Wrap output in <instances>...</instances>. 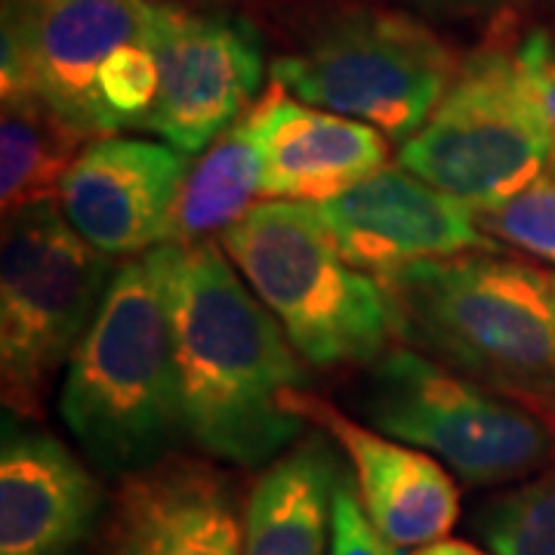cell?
<instances>
[{"mask_svg":"<svg viewBox=\"0 0 555 555\" xmlns=\"http://www.w3.org/2000/svg\"><path fill=\"white\" fill-rule=\"evenodd\" d=\"M164 247L177 334L179 436L219 463L269 466L306 429L287 404L294 389H306L302 358L219 241Z\"/></svg>","mask_w":555,"mask_h":555,"instance_id":"1","label":"cell"},{"mask_svg":"<svg viewBox=\"0 0 555 555\" xmlns=\"http://www.w3.org/2000/svg\"><path fill=\"white\" fill-rule=\"evenodd\" d=\"M379 284L411 349L555 414V272L473 250L404 266Z\"/></svg>","mask_w":555,"mask_h":555,"instance_id":"2","label":"cell"},{"mask_svg":"<svg viewBox=\"0 0 555 555\" xmlns=\"http://www.w3.org/2000/svg\"><path fill=\"white\" fill-rule=\"evenodd\" d=\"M60 414L87 456L112 476L155 463L182 438L164 244L115 269L68 358Z\"/></svg>","mask_w":555,"mask_h":555,"instance_id":"3","label":"cell"},{"mask_svg":"<svg viewBox=\"0 0 555 555\" xmlns=\"http://www.w3.org/2000/svg\"><path fill=\"white\" fill-rule=\"evenodd\" d=\"M219 244L309 367H367L392 349L383 284L339 254L312 204L259 201Z\"/></svg>","mask_w":555,"mask_h":555,"instance_id":"4","label":"cell"},{"mask_svg":"<svg viewBox=\"0 0 555 555\" xmlns=\"http://www.w3.org/2000/svg\"><path fill=\"white\" fill-rule=\"evenodd\" d=\"M555 158V130L521 75L513 20L460 62L429 120L401 142L398 164L441 192L491 210L525 192Z\"/></svg>","mask_w":555,"mask_h":555,"instance_id":"5","label":"cell"},{"mask_svg":"<svg viewBox=\"0 0 555 555\" xmlns=\"http://www.w3.org/2000/svg\"><path fill=\"white\" fill-rule=\"evenodd\" d=\"M358 404L374 429L433 454L466 485L521 481L555 456V414L411 346L367 364Z\"/></svg>","mask_w":555,"mask_h":555,"instance_id":"6","label":"cell"},{"mask_svg":"<svg viewBox=\"0 0 555 555\" xmlns=\"http://www.w3.org/2000/svg\"><path fill=\"white\" fill-rule=\"evenodd\" d=\"M460 72L454 50L408 13L349 7L318 22L269 68L294 100L411 139Z\"/></svg>","mask_w":555,"mask_h":555,"instance_id":"7","label":"cell"},{"mask_svg":"<svg viewBox=\"0 0 555 555\" xmlns=\"http://www.w3.org/2000/svg\"><path fill=\"white\" fill-rule=\"evenodd\" d=\"M115 275V262L80 238L60 201L3 217L0 247V389L3 408L35 416L75 352Z\"/></svg>","mask_w":555,"mask_h":555,"instance_id":"8","label":"cell"},{"mask_svg":"<svg viewBox=\"0 0 555 555\" xmlns=\"http://www.w3.org/2000/svg\"><path fill=\"white\" fill-rule=\"evenodd\" d=\"M145 0H3V93L28 90L93 137H115L100 68L124 43H145Z\"/></svg>","mask_w":555,"mask_h":555,"instance_id":"9","label":"cell"},{"mask_svg":"<svg viewBox=\"0 0 555 555\" xmlns=\"http://www.w3.org/2000/svg\"><path fill=\"white\" fill-rule=\"evenodd\" d=\"M149 50L158 62V100L145 130L182 155H198L262 96L259 31L229 10L155 7Z\"/></svg>","mask_w":555,"mask_h":555,"instance_id":"10","label":"cell"},{"mask_svg":"<svg viewBox=\"0 0 555 555\" xmlns=\"http://www.w3.org/2000/svg\"><path fill=\"white\" fill-rule=\"evenodd\" d=\"M247 494L210 456L164 454L118 476L96 555H244Z\"/></svg>","mask_w":555,"mask_h":555,"instance_id":"11","label":"cell"},{"mask_svg":"<svg viewBox=\"0 0 555 555\" xmlns=\"http://www.w3.org/2000/svg\"><path fill=\"white\" fill-rule=\"evenodd\" d=\"M312 207L339 254L377 281L426 259L496 250V241L481 232L473 204L429 185L401 164H389L346 195Z\"/></svg>","mask_w":555,"mask_h":555,"instance_id":"12","label":"cell"},{"mask_svg":"<svg viewBox=\"0 0 555 555\" xmlns=\"http://www.w3.org/2000/svg\"><path fill=\"white\" fill-rule=\"evenodd\" d=\"M192 160L173 145L137 137L93 139L60 189L80 238L108 257H139L173 241V219Z\"/></svg>","mask_w":555,"mask_h":555,"instance_id":"13","label":"cell"},{"mask_svg":"<svg viewBox=\"0 0 555 555\" xmlns=\"http://www.w3.org/2000/svg\"><path fill=\"white\" fill-rule=\"evenodd\" d=\"M287 404L306 423L334 438L339 451L349 456L361 506L392 550L408 553L448 537L460 516V494L441 460L379 429L361 426L309 389H294Z\"/></svg>","mask_w":555,"mask_h":555,"instance_id":"14","label":"cell"},{"mask_svg":"<svg viewBox=\"0 0 555 555\" xmlns=\"http://www.w3.org/2000/svg\"><path fill=\"white\" fill-rule=\"evenodd\" d=\"M254 118L266 158L262 201L324 204L389 167L377 127L294 100L275 80L262 90Z\"/></svg>","mask_w":555,"mask_h":555,"instance_id":"15","label":"cell"},{"mask_svg":"<svg viewBox=\"0 0 555 555\" xmlns=\"http://www.w3.org/2000/svg\"><path fill=\"white\" fill-rule=\"evenodd\" d=\"M100 513V481L60 438L3 426L0 555H75Z\"/></svg>","mask_w":555,"mask_h":555,"instance_id":"16","label":"cell"},{"mask_svg":"<svg viewBox=\"0 0 555 555\" xmlns=\"http://www.w3.org/2000/svg\"><path fill=\"white\" fill-rule=\"evenodd\" d=\"M339 463L321 438H299L247 491L244 555H331Z\"/></svg>","mask_w":555,"mask_h":555,"instance_id":"17","label":"cell"},{"mask_svg":"<svg viewBox=\"0 0 555 555\" xmlns=\"http://www.w3.org/2000/svg\"><path fill=\"white\" fill-rule=\"evenodd\" d=\"M266 189V158L254 108L219 133L182 185L170 244H195L229 232L247 217Z\"/></svg>","mask_w":555,"mask_h":555,"instance_id":"18","label":"cell"},{"mask_svg":"<svg viewBox=\"0 0 555 555\" xmlns=\"http://www.w3.org/2000/svg\"><path fill=\"white\" fill-rule=\"evenodd\" d=\"M93 133L62 118L53 105L28 93H3L0 115V204L3 217L40 204L56 201L68 170L80 152L93 142Z\"/></svg>","mask_w":555,"mask_h":555,"instance_id":"19","label":"cell"},{"mask_svg":"<svg viewBox=\"0 0 555 555\" xmlns=\"http://www.w3.org/2000/svg\"><path fill=\"white\" fill-rule=\"evenodd\" d=\"M476 531L494 555H555V456L494 496L478 513Z\"/></svg>","mask_w":555,"mask_h":555,"instance_id":"20","label":"cell"},{"mask_svg":"<svg viewBox=\"0 0 555 555\" xmlns=\"http://www.w3.org/2000/svg\"><path fill=\"white\" fill-rule=\"evenodd\" d=\"M478 225L496 244L555 266V158L516 198L478 210Z\"/></svg>","mask_w":555,"mask_h":555,"instance_id":"21","label":"cell"},{"mask_svg":"<svg viewBox=\"0 0 555 555\" xmlns=\"http://www.w3.org/2000/svg\"><path fill=\"white\" fill-rule=\"evenodd\" d=\"M158 62L149 43H124L100 68V93L115 130H145L158 100Z\"/></svg>","mask_w":555,"mask_h":555,"instance_id":"22","label":"cell"},{"mask_svg":"<svg viewBox=\"0 0 555 555\" xmlns=\"http://www.w3.org/2000/svg\"><path fill=\"white\" fill-rule=\"evenodd\" d=\"M331 555H401L379 537L374 521L361 506L356 478H349L343 466H339L337 488H334Z\"/></svg>","mask_w":555,"mask_h":555,"instance_id":"23","label":"cell"},{"mask_svg":"<svg viewBox=\"0 0 555 555\" xmlns=\"http://www.w3.org/2000/svg\"><path fill=\"white\" fill-rule=\"evenodd\" d=\"M518 62L525 83L540 115L555 130V38L543 28H531L518 38Z\"/></svg>","mask_w":555,"mask_h":555,"instance_id":"24","label":"cell"},{"mask_svg":"<svg viewBox=\"0 0 555 555\" xmlns=\"http://www.w3.org/2000/svg\"><path fill=\"white\" fill-rule=\"evenodd\" d=\"M426 16L441 20H513L531 0H404Z\"/></svg>","mask_w":555,"mask_h":555,"instance_id":"25","label":"cell"},{"mask_svg":"<svg viewBox=\"0 0 555 555\" xmlns=\"http://www.w3.org/2000/svg\"><path fill=\"white\" fill-rule=\"evenodd\" d=\"M408 555H494L491 550L485 553V550H478L473 543H466V540H448V537H441L436 543H426V546H420V550H411Z\"/></svg>","mask_w":555,"mask_h":555,"instance_id":"26","label":"cell"},{"mask_svg":"<svg viewBox=\"0 0 555 555\" xmlns=\"http://www.w3.org/2000/svg\"><path fill=\"white\" fill-rule=\"evenodd\" d=\"M155 7H182V10H222L229 0H145Z\"/></svg>","mask_w":555,"mask_h":555,"instance_id":"27","label":"cell"}]
</instances>
